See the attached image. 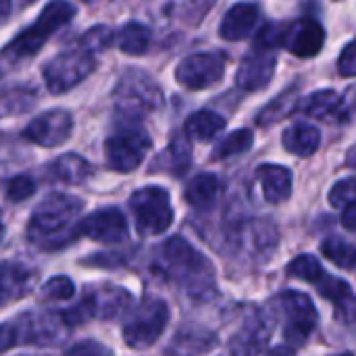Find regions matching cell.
<instances>
[{"mask_svg":"<svg viewBox=\"0 0 356 356\" xmlns=\"http://www.w3.org/2000/svg\"><path fill=\"white\" fill-rule=\"evenodd\" d=\"M77 236L102 244H121L127 240V219L115 207L100 209L77 223Z\"/></svg>","mask_w":356,"mask_h":356,"instance_id":"14","label":"cell"},{"mask_svg":"<svg viewBox=\"0 0 356 356\" xmlns=\"http://www.w3.org/2000/svg\"><path fill=\"white\" fill-rule=\"evenodd\" d=\"M282 309L286 315L284 340L292 348H300L317 327L319 315L313 300L302 292H284L282 294Z\"/></svg>","mask_w":356,"mask_h":356,"instance_id":"10","label":"cell"},{"mask_svg":"<svg viewBox=\"0 0 356 356\" xmlns=\"http://www.w3.org/2000/svg\"><path fill=\"white\" fill-rule=\"evenodd\" d=\"M288 273L296 280L313 284L317 288V292L323 298L332 300L336 305V309H340L344 313V319L348 323H353V319H355V294H353V288L348 282L330 275L321 267V263L311 254H302V257L294 259L288 265Z\"/></svg>","mask_w":356,"mask_h":356,"instance_id":"4","label":"cell"},{"mask_svg":"<svg viewBox=\"0 0 356 356\" xmlns=\"http://www.w3.org/2000/svg\"><path fill=\"white\" fill-rule=\"evenodd\" d=\"M94 69H96L94 52L86 50L83 46H77L56 54L44 67V81L50 94H65L73 90L79 81H83Z\"/></svg>","mask_w":356,"mask_h":356,"instance_id":"8","label":"cell"},{"mask_svg":"<svg viewBox=\"0 0 356 356\" xmlns=\"http://www.w3.org/2000/svg\"><path fill=\"white\" fill-rule=\"evenodd\" d=\"M334 356H353V353H342V355H334Z\"/></svg>","mask_w":356,"mask_h":356,"instance_id":"43","label":"cell"},{"mask_svg":"<svg viewBox=\"0 0 356 356\" xmlns=\"http://www.w3.org/2000/svg\"><path fill=\"white\" fill-rule=\"evenodd\" d=\"M25 2H27V4H31V2H35V0H25Z\"/></svg>","mask_w":356,"mask_h":356,"instance_id":"44","label":"cell"},{"mask_svg":"<svg viewBox=\"0 0 356 356\" xmlns=\"http://www.w3.org/2000/svg\"><path fill=\"white\" fill-rule=\"evenodd\" d=\"M192 163V148L190 144L186 142V138H177L161 156L159 161V169L163 171H169L173 175H184L188 171Z\"/></svg>","mask_w":356,"mask_h":356,"instance_id":"27","label":"cell"},{"mask_svg":"<svg viewBox=\"0 0 356 356\" xmlns=\"http://www.w3.org/2000/svg\"><path fill=\"white\" fill-rule=\"evenodd\" d=\"M35 102V94L25 88H15L0 94V119L10 115H21L29 111Z\"/></svg>","mask_w":356,"mask_h":356,"instance_id":"30","label":"cell"},{"mask_svg":"<svg viewBox=\"0 0 356 356\" xmlns=\"http://www.w3.org/2000/svg\"><path fill=\"white\" fill-rule=\"evenodd\" d=\"M35 192V181L29 175H15L6 186V198L10 202H23Z\"/></svg>","mask_w":356,"mask_h":356,"instance_id":"34","label":"cell"},{"mask_svg":"<svg viewBox=\"0 0 356 356\" xmlns=\"http://www.w3.org/2000/svg\"><path fill=\"white\" fill-rule=\"evenodd\" d=\"M298 113L315 119H330V117H340L344 113V100L338 92L334 90H319L302 98L296 108Z\"/></svg>","mask_w":356,"mask_h":356,"instance_id":"20","label":"cell"},{"mask_svg":"<svg viewBox=\"0 0 356 356\" xmlns=\"http://www.w3.org/2000/svg\"><path fill=\"white\" fill-rule=\"evenodd\" d=\"M223 129H225V119L213 111H198L184 125L186 138L196 140V142H211Z\"/></svg>","mask_w":356,"mask_h":356,"instance_id":"25","label":"cell"},{"mask_svg":"<svg viewBox=\"0 0 356 356\" xmlns=\"http://www.w3.org/2000/svg\"><path fill=\"white\" fill-rule=\"evenodd\" d=\"M217 0H175L169 4V8L173 10L171 17H175L177 21H184L186 25H198L200 19L213 8Z\"/></svg>","mask_w":356,"mask_h":356,"instance_id":"29","label":"cell"},{"mask_svg":"<svg viewBox=\"0 0 356 356\" xmlns=\"http://www.w3.org/2000/svg\"><path fill=\"white\" fill-rule=\"evenodd\" d=\"M35 282V273L25 269L23 265L2 263L0 265V288L6 296V300H17L25 296Z\"/></svg>","mask_w":356,"mask_h":356,"instance_id":"22","label":"cell"},{"mask_svg":"<svg viewBox=\"0 0 356 356\" xmlns=\"http://www.w3.org/2000/svg\"><path fill=\"white\" fill-rule=\"evenodd\" d=\"M321 252H323L334 265H338V267H342V269H348V271H350V269L355 267V246H353L350 242L342 240V238H327V240H323Z\"/></svg>","mask_w":356,"mask_h":356,"instance_id":"31","label":"cell"},{"mask_svg":"<svg viewBox=\"0 0 356 356\" xmlns=\"http://www.w3.org/2000/svg\"><path fill=\"white\" fill-rule=\"evenodd\" d=\"M257 179L261 181L265 200L271 204H282L292 194V171L282 165H261L257 169Z\"/></svg>","mask_w":356,"mask_h":356,"instance_id":"19","label":"cell"},{"mask_svg":"<svg viewBox=\"0 0 356 356\" xmlns=\"http://www.w3.org/2000/svg\"><path fill=\"white\" fill-rule=\"evenodd\" d=\"M50 175L65 184H83L92 175V165L83 156L67 152L50 165Z\"/></svg>","mask_w":356,"mask_h":356,"instance_id":"26","label":"cell"},{"mask_svg":"<svg viewBox=\"0 0 356 356\" xmlns=\"http://www.w3.org/2000/svg\"><path fill=\"white\" fill-rule=\"evenodd\" d=\"M219 196V179L213 173H200L190 179L186 188V202L196 211H209L217 202Z\"/></svg>","mask_w":356,"mask_h":356,"instance_id":"23","label":"cell"},{"mask_svg":"<svg viewBox=\"0 0 356 356\" xmlns=\"http://www.w3.org/2000/svg\"><path fill=\"white\" fill-rule=\"evenodd\" d=\"M275 63H277L275 50L254 46L252 52L242 60V65L236 73L238 88H242L246 92H257V90L267 88L275 75Z\"/></svg>","mask_w":356,"mask_h":356,"instance_id":"16","label":"cell"},{"mask_svg":"<svg viewBox=\"0 0 356 356\" xmlns=\"http://www.w3.org/2000/svg\"><path fill=\"white\" fill-rule=\"evenodd\" d=\"M65 356H113V353L96 340H81L69 346Z\"/></svg>","mask_w":356,"mask_h":356,"instance_id":"36","label":"cell"},{"mask_svg":"<svg viewBox=\"0 0 356 356\" xmlns=\"http://www.w3.org/2000/svg\"><path fill=\"white\" fill-rule=\"evenodd\" d=\"M108 44H113V31L106 25H96V27L88 29L79 40V46H83L90 52H100Z\"/></svg>","mask_w":356,"mask_h":356,"instance_id":"33","label":"cell"},{"mask_svg":"<svg viewBox=\"0 0 356 356\" xmlns=\"http://www.w3.org/2000/svg\"><path fill=\"white\" fill-rule=\"evenodd\" d=\"M71 131H73L71 113L65 108H52L31 119L27 127L23 129V138L38 146L54 148V146L65 144L71 138Z\"/></svg>","mask_w":356,"mask_h":356,"instance_id":"13","label":"cell"},{"mask_svg":"<svg viewBox=\"0 0 356 356\" xmlns=\"http://www.w3.org/2000/svg\"><path fill=\"white\" fill-rule=\"evenodd\" d=\"M338 69H340V75H344V77H355L356 75V50L353 42H348L346 48L342 50V56L338 60Z\"/></svg>","mask_w":356,"mask_h":356,"instance_id":"38","label":"cell"},{"mask_svg":"<svg viewBox=\"0 0 356 356\" xmlns=\"http://www.w3.org/2000/svg\"><path fill=\"white\" fill-rule=\"evenodd\" d=\"M259 21H261V6L257 2H238L225 13L219 25V35L227 42L246 40L254 33Z\"/></svg>","mask_w":356,"mask_h":356,"instance_id":"17","label":"cell"},{"mask_svg":"<svg viewBox=\"0 0 356 356\" xmlns=\"http://www.w3.org/2000/svg\"><path fill=\"white\" fill-rule=\"evenodd\" d=\"M350 202H355V177L338 181L330 192V204L334 209H344Z\"/></svg>","mask_w":356,"mask_h":356,"instance_id":"35","label":"cell"},{"mask_svg":"<svg viewBox=\"0 0 356 356\" xmlns=\"http://www.w3.org/2000/svg\"><path fill=\"white\" fill-rule=\"evenodd\" d=\"M83 209V202L69 194H50L46 196L35 211L31 213L27 225V238L35 248L56 250L67 246L77 238V217Z\"/></svg>","mask_w":356,"mask_h":356,"instance_id":"1","label":"cell"},{"mask_svg":"<svg viewBox=\"0 0 356 356\" xmlns=\"http://www.w3.org/2000/svg\"><path fill=\"white\" fill-rule=\"evenodd\" d=\"M323 44H325V31L321 23L315 19L305 17L282 27L280 46L288 48L294 56H300V58L317 56Z\"/></svg>","mask_w":356,"mask_h":356,"instance_id":"15","label":"cell"},{"mask_svg":"<svg viewBox=\"0 0 356 356\" xmlns=\"http://www.w3.org/2000/svg\"><path fill=\"white\" fill-rule=\"evenodd\" d=\"M73 294H75L73 282L69 277H63V275L48 280L44 284V288H42V298L44 300H56V302L58 300H69V298H73Z\"/></svg>","mask_w":356,"mask_h":356,"instance_id":"32","label":"cell"},{"mask_svg":"<svg viewBox=\"0 0 356 356\" xmlns=\"http://www.w3.org/2000/svg\"><path fill=\"white\" fill-rule=\"evenodd\" d=\"M225 56L219 52H196L177 65L175 79L186 90H204L225 75Z\"/></svg>","mask_w":356,"mask_h":356,"instance_id":"12","label":"cell"},{"mask_svg":"<svg viewBox=\"0 0 356 356\" xmlns=\"http://www.w3.org/2000/svg\"><path fill=\"white\" fill-rule=\"evenodd\" d=\"M282 144L288 152H292L296 156H311L317 152V148L321 144V134L317 127H313L309 123H294L292 127H288L284 131Z\"/></svg>","mask_w":356,"mask_h":356,"instance_id":"21","label":"cell"},{"mask_svg":"<svg viewBox=\"0 0 356 356\" xmlns=\"http://www.w3.org/2000/svg\"><path fill=\"white\" fill-rule=\"evenodd\" d=\"M75 13L77 8L69 0H50L38 15V19L23 31H19L10 40V44L4 46L2 58H6L8 63H17L33 56L50 40L54 31L65 27L75 17Z\"/></svg>","mask_w":356,"mask_h":356,"instance_id":"3","label":"cell"},{"mask_svg":"<svg viewBox=\"0 0 356 356\" xmlns=\"http://www.w3.org/2000/svg\"><path fill=\"white\" fill-rule=\"evenodd\" d=\"M117 108L123 115H134V119L144 113L159 108L163 104V94L146 73L129 71L121 77L117 88Z\"/></svg>","mask_w":356,"mask_h":356,"instance_id":"11","label":"cell"},{"mask_svg":"<svg viewBox=\"0 0 356 356\" xmlns=\"http://www.w3.org/2000/svg\"><path fill=\"white\" fill-rule=\"evenodd\" d=\"M342 223L348 232H355L356 229V202H350L344 207V213H342Z\"/></svg>","mask_w":356,"mask_h":356,"instance_id":"39","label":"cell"},{"mask_svg":"<svg viewBox=\"0 0 356 356\" xmlns=\"http://www.w3.org/2000/svg\"><path fill=\"white\" fill-rule=\"evenodd\" d=\"M163 269L184 286L194 296H207V292L215 290V269L213 265L184 238L173 236L161 248Z\"/></svg>","mask_w":356,"mask_h":356,"instance_id":"2","label":"cell"},{"mask_svg":"<svg viewBox=\"0 0 356 356\" xmlns=\"http://www.w3.org/2000/svg\"><path fill=\"white\" fill-rule=\"evenodd\" d=\"M169 323V307L161 298H148L136 309L123 325V340L134 350L150 348Z\"/></svg>","mask_w":356,"mask_h":356,"instance_id":"9","label":"cell"},{"mask_svg":"<svg viewBox=\"0 0 356 356\" xmlns=\"http://www.w3.org/2000/svg\"><path fill=\"white\" fill-rule=\"evenodd\" d=\"M2 236H4V225H2V219H0V240H2Z\"/></svg>","mask_w":356,"mask_h":356,"instance_id":"42","label":"cell"},{"mask_svg":"<svg viewBox=\"0 0 356 356\" xmlns=\"http://www.w3.org/2000/svg\"><path fill=\"white\" fill-rule=\"evenodd\" d=\"M4 302H8V300H6V296H4V292L0 290V305H4Z\"/></svg>","mask_w":356,"mask_h":356,"instance_id":"41","label":"cell"},{"mask_svg":"<svg viewBox=\"0 0 356 356\" xmlns=\"http://www.w3.org/2000/svg\"><path fill=\"white\" fill-rule=\"evenodd\" d=\"M131 302V296L123 288L115 286H100V288H88L86 296L69 311L60 315L65 325H79L90 319H115L121 315Z\"/></svg>","mask_w":356,"mask_h":356,"instance_id":"6","label":"cell"},{"mask_svg":"<svg viewBox=\"0 0 356 356\" xmlns=\"http://www.w3.org/2000/svg\"><path fill=\"white\" fill-rule=\"evenodd\" d=\"M113 42L117 44V48L121 52L131 54V56H140L150 48L152 31L146 25L131 21V23H125L117 33H113Z\"/></svg>","mask_w":356,"mask_h":356,"instance_id":"24","label":"cell"},{"mask_svg":"<svg viewBox=\"0 0 356 356\" xmlns=\"http://www.w3.org/2000/svg\"><path fill=\"white\" fill-rule=\"evenodd\" d=\"M252 144H254V136L250 129H236L227 138H223V142L217 144L213 159L221 161V159H232V156L244 154L252 148Z\"/></svg>","mask_w":356,"mask_h":356,"instance_id":"28","label":"cell"},{"mask_svg":"<svg viewBox=\"0 0 356 356\" xmlns=\"http://www.w3.org/2000/svg\"><path fill=\"white\" fill-rule=\"evenodd\" d=\"M10 13V0H0V23L8 17Z\"/></svg>","mask_w":356,"mask_h":356,"instance_id":"40","label":"cell"},{"mask_svg":"<svg viewBox=\"0 0 356 356\" xmlns=\"http://www.w3.org/2000/svg\"><path fill=\"white\" fill-rule=\"evenodd\" d=\"M21 344V338H19V327L17 323H0V355L10 350L13 346Z\"/></svg>","mask_w":356,"mask_h":356,"instance_id":"37","label":"cell"},{"mask_svg":"<svg viewBox=\"0 0 356 356\" xmlns=\"http://www.w3.org/2000/svg\"><path fill=\"white\" fill-rule=\"evenodd\" d=\"M83 2H92V0H83Z\"/></svg>","mask_w":356,"mask_h":356,"instance_id":"45","label":"cell"},{"mask_svg":"<svg viewBox=\"0 0 356 356\" xmlns=\"http://www.w3.org/2000/svg\"><path fill=\"white\" fill-rule=\"evenodd\" d=\"M150 148L152 140L148 131L138 123H127L104 142L106 165L117 173H131L144 163Z\"/></svg>","mask_w":356,"mask_h":356,"instance_id":"5","label":"cell"},{"mask_svg":"<svg viewBox=\"0 0 356 356\" xmlns=\"http://www.w3.org/2000/svg\"><path fill=\"white\" fill-rule=\"evenodd\" d=\"M271 336L269 321L254 313L244 327L229 340V356H259L267 346Z\"/></svg>","mask_w":356,"mask_h":356,"instance_id":"18","label":"cell"},{"mask_svg":"<svg viewBox=\"0 0 356 356\" xmlns=\"http://www.w3.org/2000/svg\"><path fill=\"white\" fill-rule=\"evenodd\" d=\"M129 209L134 213L138 234L142 236H159L167 232L175 217L169 194L156 186L134 192L129 198Z\"/></svg>","mask_w":356,"mask_h":356,"instance_id":"7","label":"cell"}]
</instances>
